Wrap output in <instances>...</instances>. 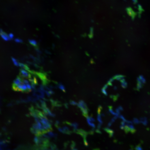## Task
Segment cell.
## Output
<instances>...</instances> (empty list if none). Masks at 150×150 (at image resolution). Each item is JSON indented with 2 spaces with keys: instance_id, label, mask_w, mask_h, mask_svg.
<instances>
[{
  "instance_id": "6da1fadb",
  "label": "cell",
  "mask_w": 150,
  "mask_h": 150,
  "mask_svg": "<svg viewBox=\"0 0 150 150\" xmlns=\"http://www.w3.org/2000/svg\"><path fill=\"white\" fill-rule=\"evenodd\" d=\"M36 83V78L30 72L22 70L14 81L13 88L17 91L28 92L31 91Z\"/></svg>"
},
{
  "instance_id": "7a4b0ae2",
  "label": "cell",
  "mask_w": 150,
  "mask_h": 150,
  "mask_svg": "<svg viewBox=\"0 0 150 150\" xmlns=\"http://www.w3.org/2000/svg\"><path fill=\"white\" fill-rule=\"evenodd\" d=\"M127 14L129 16L131 17V18L133 20L137 16V13L133 10L131 7H127L126 9Z\"/></svg>"
},
{
  "instance_id": "3957f363",
  "label": "cell",
  "mask_w": 150,
  "mask_h": 150,
  "mask_svg": "<svg viewBox=\"0 0 150 150\" xmlns=\"http://www.w3.org/2000/svg\"><path fill=\"white\" fill-rule=\"evenodd\" d=\"M79 106L81 108L82 111L83 112L84 115H86V114H88L87 106H86V104L83 101H81L79 103Z\"/></svg>"
},
{
  "instance_id": "277c9868",
  "label": "cell",
  "mask_w": 150,
  "mask_h": 150,
  "mask_svg": "<svg viewBox=\"0 0 150 150\" xmlns=\"http://www.w3.org/2000/svg\"><path fill=\"white\" fill-rule=\"evenodd\" d=\"M1 36L4 40L5 41H8L10 40V39L8 36V35H7L6 33L4 32L3 31H1Z\"/></svg>"
},
{
  "instance_id": "5b68a950",
  "label": "cell",
  "mask_w": 150,
  "mask_h": 150,
  "mask_svg": "<svg viewBox=\"0 0 150 150\" xmlns=\"http://www.w3.org/2000/svg\"><path fill=\"white\" fill-rule=\"evenodd\" d=\"M138 10L139 17L140 18L141 16L142 13L144 12V10L143 8H142V6L140 4L138 5Z\"/></svg>"
},
{
  "instance_id": "8992f818",
  "label": "cell",
  "mask_w": 150,
  "mask_h": 150,
  "mask_svg": "<svg viewBox=\"0 0 150 150\" xmlns=\"http://www.w3.org/2000/svg\"><path fill=\"white\" fill-rule=\"evenodd\" d=\"M137 90H139L141 88H142V83L141 82L140 79L139 78H138L137 79Z\"/></svg>"
},
{
  "instance_id": "52a82bcc",
  "label": "cell",
  "mask_w": 150,
  "mask_h": 150,
  "mask_svg": "<svg viewBox=\"0 0 150 150\" xmlns=\"http://www.w3.org/2000/svg\"><path fill=\"white\" fill-rule=\"evenodd\" d=\"M121 83V86L124 88H125L127 87V82L125 81V80L124 79H122L120 81Z\"/></svg>"
},
{
  "instance_id": "ba28073f",
  "label": "cell",
  "mask_w": 150,
  "mask_h": 150,
  "mask_svg": "<svg viewBox=\"0 0 150 150\" xmlns=\"http://www.w3.org/2000/svg\"><path fill=\"white\" fill-rule=\"evenodd\" d=\"M125 76H122V75H117L114 77V79H116L117 80L120 81L122 79H124Z\"/></svg>"
},
{
  "instance_id": "9c48e42d",
  "label": "cell",
  "mask_w": 150,
  "mask_h": 150,
  "mask_svg": "<svg viewBox=\"0 0 150 150\" xmlns=\"http://www.w3.org/2000/svg\"><path fill=\"white\" fill-rule=\"evenodd\" d=\"M141 82L142 84H145L146 82V80L143 76H140L139 77Z\"/></svg>"
},
{
  "instance_id": "30bf717a",
  "label": "cell",
  "mask_w": 150,
  "mask_h": 150,
  "mask_svg": "<svg viewBox=\"0 0 150 150\" xmlns=\"http://www.w3.org/2000/svg\"><path fill=\"white\" fill-rule=\"evenodd\" d=\"M141 121L144 125H146L147 124V119L146 117L142 118L141 119Z\"/></svg>"
},
{
  "instance_id": "8fae6325",
  "label": "cell",
  "mask_w": 150,
  "mask_h": 150,
  "mask_svg": "<svg viewBox=\"0 0 150 150\" xmlns=\"http://www.w3.org/2000/svg\"><path fill=\"white\" fill-rule=\"evenodd\" d=\"M29 42L30 44L33 45H35L37 44V42L35 40H30Z\"/></svg>"
},
{
  "instance_id": "7c38bea8",
  "label": "cell",
  "mask_w": 150,
  "mask_h": 150,
  "mask_svg": "<svg viewBox=\"0 0 150 150\" xmlns=\"http://www.w3.org/2000/svg\"><path fill=\"white\" fill-rule=\"evenodd\" d=\"M15 41L17 43H21L22 42V40H21V39H15Z\"/></svg>"
},
{
  "instance_id": "4fadbf2b",
  "label": "cell",
  "mask_w": 150,
  "mask_h": 150,
  "mask_svg": "<svg viewBox=\"0 0 150 150\" xmlns=\"http://www.w3.org/2000/svg\"><path fill=\"white\" fill-rule=\"evenodd\" d=\"M8 36L10 39H12L14 38V35L12 33H10L8 35Z\"/></svg>"
},
{
  "instance_id": "5bb4252c",
  "label": "cell",
  "mask_w": 150,
  "mask_h": 150,
  "mask_svg": "<svg viewBox=\"0 0 150 150\" xmlns=\"http://www.w3.org/2000/svg\"><path fill=\"white\" fill-rule=\"evenodd\" d=\"M134 121L136 123H138L139 122V121L137 119H136V118H134Z\"/></svg>"
},
{
  "instance_id": "9a60e30c",
  "label": "cell",
  "mask_w": 150,
  "mask_h": 150,
  "mask_svg": "<svg viewBox=\"0 0 150 150\" xmlns=\"http://www.w3.org/2000/svg\"><path fill=\"white\" fill-rule=\"evenodd\" d=\"M132 1L134 4H136L138 3V0H132Z\"/></svg>"
},
{
  "instance_id": "2e32d148",
  "label": "cell",
  "mask_w": 150,
  "mask_h": 150,
  "mask_svg": "<svg viewBox=\"0 0 150 150\" xmlns=\"http://www.w3.org/2000/svg\"><path fill=\"white\" fill-rule=\"evenodd\" d=\"M118 109H119L120 110V111H122V110H123V109L122 108V107L121 106H120L119 107H118L117 108Z\"/></svg>"
}]
</instances>
